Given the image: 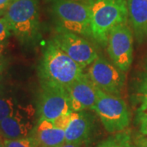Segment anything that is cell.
I'll return each instance as SVG.
<instances>
[{
	"instance_id": "obj_1",
	"label": "cell",
	"mask_w": 147,
	"mask_h": 147,
	"mask_svg": "<svg viewBox=\"0 0 147 147\" xmlns=\"http://www.w3.org/2000/svg\"><path fill=\"white\" fill-rule=\"evenodd\" d=\"M83 69L52 39L43 49L38 73L41 87L66 88L84 74Z\"/></svg>"
},
{
	"instance_id": "obj_2",
	"label": "cell",
	"mask_w": 147,
	"mask_h": 147,
	"mask_svg": "<svg viewBox=\"0 0 147 147\" xmlns=\"http://www.w3.org/2000/svg\"><path fill=\"white\" fill-rule=\"evenodd\" d=\"M3 16L11 31L22 43H35L40 38L38 0H13Z\"/></svg>"
},
{
	"instance_id": "obj_3",
	"label": "cell",
	"mask_w": 147,
	"mask_h": 147,
	"mask_svg": "<svg viewBox=\"0 0 147 147\" xmlns=\"http://www.w3.org/2000/svg\"><path fill=\"white\" fill-rule=\"evenodd\" d=\"M127 0H94L91 6L92 38L102 46L107 45L110 31L127 23Z\"/></svg>"
},
{
	"instance_id": "obj_4",
	"label": "cell",
	"mask_w": 147,
	"mask_h": 147,
	"mask_svg": "<svg viewBox=\"0 0 147 147\" xmlns=\"http://www.w3.org/2000/svg\"><path fill=\"white\" fill-rule=\"evenodd\" d=\"M91 6L72 0H51L50 10L57 31L92 38Z\"/></svg>"
},
{
	"instance_id": "obj_5",
	"label": "cell",
	"mask_w": 147,
	"mask_h": 147,
	"mask_svg": "<svg viewBox=\"0 0 147 147\" xmlns=\"http://www.w3.org/2000/svg\"><path fill=\"white\" fill-rule=\"evenodd\" d=\"M105 129L110 133L125 130L130 123V113L125 101L119 96L107 94L98 89L97 100L92 107Z\"/></svg>"
},
{
	"instance_id": "obj_6",
	"label": "cell",
	"mask_w": 147,
	"mask_h": 147,
	"mask_svg": "<svg viewBox=\"0 0 147 147\" xmlns=\"http://www.w3.org/2000/svg\"><path fill=\"white\" fill-rule=\"evenodd\" d=\"M87 74L98 89L115 96L120 93L126 79L125 72L101 56L90 65Z\"/></svg>"
},
{
	"instance_id": "obj_7",
	"label": "cell",
	"mask_w": 147,
	"mask_h": 147,
	"mask_svg": "<svg viewBox=\"0 0 147 147\" xmlns=\"http://www.w3.org/2000/svg\"><path fill=\"white\" fill-rule=\"evenodd\" d=\"M107 52L112 62L127 72L132 62L133 37L127 23L120 24L110 31L107 40Z\"/></svg>"
},
{
	"instance_id": "obj_8",
	"label": "cell",
	"mask_w": 147,
	"mask_h": 147,
	"mask_svg": "<svg viewBox=\"0 0 147 147\" xmlns=\"http://www.w3.org/2000/svg\"><path fill=\"white\" fill-rule=\"evenodd\" d=\"M53 40L64 53L83 69L90 65L98 57L94 46L79 34L57 31Z\"/></svg>"
},
{
	"instance_id": "obj_9",
	"label": "cell",
	"mask_w": 147,
	"mask_h": 147,
	"mask_svg": "<svg viewBox=\"0 0 147 147\" xmlns=\"http://www.w3.org/2000/svg\"><path fill=\"white\" fill-rule=\"evenodd\" d=\"M38 119L54 121L72 110L65 88L59 87H42L37 104Z\"/></svg>"
},
{
	"instance_id": "obj_10",
	"label": "cell",
	"mask_w": 147,
	"mask_h": 147,
	"mask_svg": "<svg viewBox=\"0 0 147 147\" xmlns=\"http://www.w3.org/2000/svg\"><path fill=\"white\" fill-rule=\"evenodd\" d=\"M37 111L31 105H20L11 115L0 122V135L4 139L15 140L30 137L35 126Z\"/></svg>"
},
{
	"instance_id": "obj_11",
	"label": "cell",
	"mask_w": 147,
	"mask_h": 147,
	"mask_svg": "<svg viewBox=\"0 0 147 147\" xmlns=\"http://www.w3.org/2000/svg\"><path fill=\"white\" fill-rule=\"evenodd\" d=\"M65 90L72 111L79 112L92 109L97 100L98 88L91 81L87 74H83Z\"/></svg>"
},
{
	"instance_id": "obj_12",
	"label": "cell",
	"mask_w": 147,
	"mask_h": 147,
	"mask_svg": "<svg viewBox=\"0 0 147 147\" xmlns=\"http://www.w3.org/2000/svg\"><path fill=\"white\" fill-rule=\"evenodd\" d=\"M93 131V118L85 111H71V120L65 131V142L82 145L88 142Z\"/></svg>"
},
{
	"instance_id": "obj_13",
	"label": "cell",
	"mask_w": 147,
	"mask_h": 147,
	"mask_svg": "<svg viewBox=\"0 0 147 147\" xmlns=\"http://www.w3.org/2000/svg\"><path fill=\"white\" fill-rule=\"evenodd\" d=\"M30 137L38 147H61L65 142V131L47 119H38Z\"/></svg>"
},
{
	"instance_id": "obj_14",
	"label": "cell",
	"mask_w": 147,
	"mask_h": 147,
	"mask_svg": "<svg viewBox=\"0 0 147 147\" xmlns=\"http://www.w3.org/2000/svg\"><path fill=\"white\" fill-rule=\"evenodd\" d=\"M128 17L139 42L147 38V0H127Z\"/></svg>"
},
{
	"instance_id": "obj_15",
	"label": "cell",
	"mask_w": 147,
	"mask_h": 147,
	"mask_svg": "<svg viewBox=\"0 0 147 147\" xmlns=\"http://www.w3.org/2000/svg\"><path fill=\"white\" fill-rule=\"evenodd\" d=\"M20 105L11 92L0 88V122L11 115Z\"/></svg>"
},
{
	"instance_id": "obj_16",
	"label": "cell",
	"mask_w": 147,
	"mask_h": 147,
	"mask_svg": "<svg viewBox=\"0 0 147 147\" xmlns=\"http://www.w3.org/2000/svg\"><path fill=\"white\" fill-rule=\"evenodd\" d=\"M96 147H135L131 143L130 134L126 131L116 132L114 136L108 137L100 142Z\"/></svg>"
},
{
	"instance_id": "obj_17",
	"label": "cell",
	"mask_w": 147,
	"mask_h": 147,
	"mask_svg": "<svg viewBox=\"0 0 147 147\" xmlns=\"http://www.w3.org/2000/svg\"><path fill=\"white\" fill-rule=\"evenodd\" d=\"M136 122L139 131L144 136H147V106L141 105L137 111Z\"/></svg>"
},
{
	"instance_id": "obj_18",
	"label": "cell",
	"mask_w": 147,
	"mask_h": 147,
	"mask_svg": "<svg viewBox=\"0 0 147 147\" xmlns=\"http://www.w3.org/2000/svg\"><path fill=\"white\" fill-rule=\"evenodd\" d=\"M3 143L5 147H38L31 137L15 140L4 139Z\"/></svg>"
},
{
	"instance_id": "obj_19",
	"label": "cell",
	"mask_w": 147,
	"mask_h": 147,
	"mask_svg": "<svg viewBox=\"0 0 147 147\" xmlns=\"http://www.w3.org/2000/svg\"><path fill=\"white\" fill-rule=\"evenodd\" d=\"M137 96L141 100V105L147 106V74L144 75L138 85Z\"/></svg>"
},
{
	"instance_id": "obj_20",
	"label": "cell",
	"mask_w": 147,
	"mask_h": 147,
	"mask_svg": "<svg viewBox=\"0 0 147 147\" xmlns=\"http://www.w3.org/2000/svg\"><path fill=\"white\" fill-rule=\"evenodd\" d=\"M11 29L4 16L0 17V42H3L11 35Z\"/></svg>"
},
{
	"instance_id": "obj_21",
	"label": "cell",
	"mask_w": 147,
	"mask_h": 147,
	"mask_svg": "<svg viewBox=\"0 0 147 147\" xmlns=\"http://www.w3.org/2000/svg\"><path fill=\"white\" fill-rule=\"evenodd\" d=\"M70 120H71V112L69 114H66V115H61L53 122L54 126L56 127L65 131V129L67 128V127L69 126V124L70 123Z\"/></svg>"
},
{
	"instance_id": "obj_22",
	"label": "cell",
	"mask_w": 147,
	"mask_h": 147,
	"mask_svg": "<svg viewBox=\"0 0 147 147\" xmlns=\"http://www.w3.org/2000/svg\"><path fill=\"white\" fill-rule=\"evenodd\" d=\"M13 0H0V11H5Z\"/></svg>"
},
{
	"instance_id": "obj_23",
	"label": "cell",
	"mask_w": 147,
	"mask_h": 147,
	"mask_svg": "<svg viewBox=\"0 0 147 147\" xmlns=\"http://www.w3.org/2000/svg\"><path fill=\"white\" fill-rule=\"evenodd\" d=\"M61 147H81V145H79V144H74V143H66V142H65Z\"/></svg>"
},
{
	"instance_id": "obj_24",
	"label": "cell",
	"mask_w": 147,
	"mask_h": 147,
	"mask_svg": "<svg viewBox=\"0 0 147 147\" xmlns=\"http://www.w3.org/2000/svg\"><path fill=\"white\" fill-rule=\"evenodd\" d=\"M72 1L79 2V3H85V4H88V5H92V3L94 2V0H72Z\"/></svg>"
},
{
	"instance_id": "obj_25",
	"label": "cell",
	"mask_w": 147,
	"mask_h": 147,
	"mask_svg": "<svg viewBox=\"0 0 147 147\" xmlns=\"http://www.w3.org/2000/svg\"><path fill=\"white\" fill-rule=\"evenodd\" d=\"M139 145L142 146H147V137H142L139 140Z\"/></svg>"
},
{
	"instance_id": "obj_26",
	"label": "cell",
	"mask_w": 147,
	"mask_h": 147,
	"mask_svg": "<svg viewBox=\"0 0 147 147\" xmlns=\"http://www.w3.org/2000/svg\"><path fill=\"white\" fill-rule=\"evenodd\" d=\"M3 69H4V63L3 62V61L0 60V75H1V74L3 73Z\"/></svg>"
},
{
	"instance_id": "obj_27",
	"label": "cell",
	"mask_w": 147,
	"mask_h": 147,
	"mask_svg": "<svg viewBox=\"0 0 147 147\" xmlns=\"http://www.w3.org/2000/svg\"><path fill=\"white\" fill-rule=\"evenodd\" d=\"M3 51H4V46L3 44H0V60H1V57L3 53Z\"/></svg>"
},
{
	"instance_id": "obj_28",
	"label": "cell",
	"mask_w": 147,
	"mask_h": 147,
	"mask_svg": "<svg viewBox=\"0 0 147 147\" xmlns=\"http://www.w3.org/2000/svg\"><path fill=\"white\" fill-rule=\"evenodd\" d=\"M2 138H3V137L0 136V147H5L4 143H3V141L2 140Z\"/></svg>"
},
{
	"instance_id": "obj_29",
	"label": "cell",
	"mask_w": 147,
	"mask_h": 147,
	"mask_svg": "<svg viewBox=\"0 0 147 147\" xmlns=\"http://www.w3.org/2000/svg\"><path fill=\"white\" fill-rule=\"evenodd\" d=\"M4 13H5V11H0V16L2 15H4Z\"/></svg>"
},
{
	"instance_id": "obj_30",
	"label": "cell",
	"mask_w": 147,
	"mask_h": 147,
	"mask_svg": "<svg viewBox=\"0 0 147 147\" xmlns=\"http://www.w3.org/2000/svg\"><path fill=\"white\" fill-rule=\"evenodd\" d=\"M142 147H147V146H142Z\"/></svg>"
},
{
	"instance_id": "obj_31",
	"label": "cell",
	"mask_w": 147,
	"mask_h": 147,
	"mask_svg": "<svg viewBox=\"0 0 147 147\" xmlns=\"http://www.w3.org/2000/svg\"><path fill=\"white\" fill-rule=\"evenodd\" d=\"M0 44H1V42H0Z\"/></svg>"
},
{
	"instance_id": "obj_32",
	"label": "cell",
	"mask_w": 147,
	"mask_h": 147,
	"mask_svg": "<svg viewBox=\"0 0 147 147\" xmlns=\"http://www.w3.org/2000/svg\"><path fill=\"white\" fill-rule=\"evenodd\" d=\"M0 136H1V135H0Z\"/></svg>"
}]
</instances>
